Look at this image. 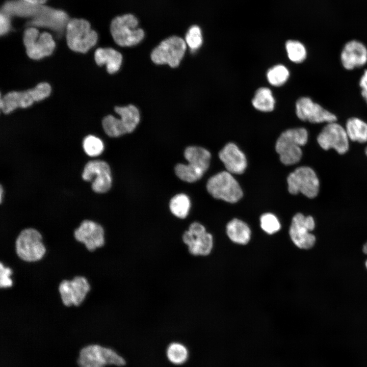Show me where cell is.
<instances>
[{
    "mask_svg": "<svg viewBox=\"0 0 367 367\" xmlns=\"http://www.w3.org/2000/svg\"><path fill=\"white\" fill-rule=\"evenodd\" d=\"M188 164H178L175 173L181 180L193 182L200 179L208 169L211 154L207 149L198 146L188 147L184 151Z\"/></svg>",
    "mask_w": 367,
    "mask_h": 367,
    "instance_id": "6da1fadb",
    "label": "cell"
},
{
    "mask_svg": "<svg viewBox=\"0 0 367 367\" xmlns=\"http://www.w3.org/2000/svg\"><path fill=\"white\" fill-rule=\"evenodd\" d=\"M308 139V132L303 127L291 128L282 132L275 144L280 161L285 165L299 162L302 155L301 146L306 144Z\"/></svg>",
    "mask_w": 367,
    "mask_h": 367,
    "instance_id": "7a4b0ae2",
    "label": "cell"
},
{
    "mask_svg": "<svg viewBox=\"0 0 367 367\" xmlns=\"http://www.w3.org/2000/svg\"><path fill=\"white\" fill-rule=\"evenodd\" d=\"M79 367H122L126 361L113 348L98 344H91L83 347L77 359Z\"/></svg>",
    "mask_w": 367,
    "mask_h": 367,
    "instance_id": "3957f363",
    "label": "cell"
},
{
    "mask_svg": "<svg viewBox=\"0 0 367 367\" xmlns=\"http://www.w3.org/2000/svg\"><path fill=\"white\" fill-rule=\"evenodd\" d=\"M67 44L72 50L85 53L97 43L98 35L90 23L84 18H73L65 28Z\"/></svg>",
    "mask_w": 367,
    "mask_h": 367,
    "instance_id": "277c9868",
    "label": "cell"
},
{
    "mask_svg": "<svg viewBox=\"0 0 367 367\" xmlns=\"http://www.w3.org/2000/svg\"><path fill=\"white\" fill-rule=\"evenodd\" d=\"M138 20L132 14L114 17L110 24V32L115 43L122 47L139 43L144 37V32L138 28Z\"/></svg>",
    "mask_w": 367,
    "mask_h": 367,
    "instance_id": "5b68a950",
    "label": "cell"
},
{
    "mask_svg": "<svg viewBox=\"0 0 367 367\" xmlns=\"http://www.w3.org/2000/svg\"><path fill=\"white\" fill-rule=\"evenodd\" d=\"M115 111L120 118L110 115L102 120L103 128L107 135L111 137H118L133 132L140 121L138 109L129 104L125 107H116Z\"/></svg>",
    "mask_w": 367,
    "mask_h": 367,
    "instance_id": "8992f818",
    "label": "cell"
},
{
    "mask_svg": "<svg viewBox=\"0 0 367 367\" xmlns=\"http://www.w3.org/2000/svg\"><path fill=\"white\" fill-rule=\"evenodd\" d=\"M51 92L50 86L41 83L35 88L22 92L12 91L1 97L0 108L5 114H8L17 108H25L48 97Z\"/></svg>",
    "mask_w": 367,
    "mask_h": 367,
    "instance_id": "52a82bcc",
    "label": "cell"
},
{
    "mask_svg": "<svg viewBox=\"0 0 367 367\" xmlns=\"http://www.w3.org/2000/svg\"><path fill=\"white\" fill-rule=\"evenodd\" d=\"M206 189L214 198L229 203L238 202L243 195L238 182L228 171L219 172L210 177Z\"/></svg>",
    "mask_w": 367,
    "mask_h": 367,
    "instance_id": "ba28073f",
    "label": "cell"
},
{
    "mask_svg": "<svg viewBox=\"0 0 367 367\" xmlns=\"http://www.w3.org/2000/svg\"><path fill=\"white\" fill-rule=\"evenodd\" d=\"M15 250L21 259L28 262L41 259L46 251L41 234L32 228L24 229L20 232L16 240Z\"/></svg>",
    "mask_w": 367,
    "mask_h": 367,
    "instance_id": "9c48e42d",
    "label": "cell"
},
{
    "mask_svg": "<svg viewBox=\"0 0 367 367\" xmlns=\"http://www.w3.org/2000/svg\"><path fill=\"white\" fill-rule=\"evenodd\" d=\"M187 48L185 41L180 37L173 36L163 40L151 52V59L156 64H168L177 67Z\"/></svg>",
    "mask_w": 367,
    "mask_h": 367,
    "instance_id": "30bf717a",
    "label": "cell"
},
{
    "mask_svg": "<svg viewBox=\"0 0 367 367\" xmlns=\"http://www.w3.org/2000/svg\"><path fill=\"white\" fill-rule=\"evenodd\" d=\"M287 182L288 191L291 194L301 193L309 198H313L319 193V178L314 170L309 167L297 168L289 174Z\"/></svg>",
    "mask_w": 367,
    "mask_h": 367,
    "instance_id": "8fae6325",
    "label": "cell"
},
{
    "mask_svg": "<svg viewBox=\"0 0 367 367\" xmlns=\"http://www.w3.org/2000/svg\"><path fill=\"white\" fill-rule=\"evenodd\" d=\"M23 42L27 55L33 60H39L50 55L56 46V43L50 33L46 32L40 33L34 27L24 30Z\"/></svg>",
    "mask_w": 367,
    "mask_h": 367,
    "instance_id": "7c38bea8",
    "label": "cell"
},
{
    "mask_svg": "<svg viewBox=\"0 0 367 367\" xmlns=\"http://www.w3.org/2000/svg\"><path fill=\"white\" fill-rule=\"evenodd\" d=\"M182 241L189 252L195 256H206L213 247V238L203 225L193 222L182 235Z\"/></svg>",
    "mask_w": 367,
    "mask_h": 367,
    "instance_id": "4fadbf2b",
    "label": "cell"
},
{
    "mask_svg": "<svg viewBox=\"0 0 367 367\" xmlns=\"http://www.w3.org/2000/svg\"><path fill=\"white\" fill-rule=\"evenodd\" d=\"M349 140L345 128L336 121L327 123L317 138L322 149H333L340 154H345L349 150Z\"/></svg>",
    "mask_w": 367,
    "mask_h": 367,
    "instance_id": "5bb4252c",
    "label": "cell"
},
{
    "mask_svg": "<svg viewBox=\"0 0 367 367\" xmlns=\"http://www.w3.org/2000/svg\"><path fill=\"white\" fill-rule=\"evenodd\" d=\"M315 227L314 219L311 216H305L301 213L296 214L292 220L289 230L290 238L298 248L304 249L311 248L316 242V237L310 232Z\"/></svg>",
    "mask_w": 367,
    "mask_h": 367,
    "instance_id": "9a60e30c",
    "label": "cell"
},
{
    "mask_svg": "<svg viewBox=\"0 0 367 367\" xmlns=\"http://www.w3.org/2000/svg\"><path fill=\"white\" fill-rule=\"evenodd\" d=\"M83 179L92 181L91 188L97 193H104L111 188L112 178L108 164L101 160L89 161L85 166L82 173Z\"/></svg>",
    "mask_w": 367,
    "mask_h": 367,
    "instance_id": "2e32d148",
    "label": "cell"
},
{
    "mask_svg": "<svg viewBox=\"0 0 367 367\" xmlns=\"http://www.w3.org/2000/svg\"><path fill=\"white\" fill-rule=\"evenodd\" d=\"M296 114L301 120L312 123H327L337 120L335 114L308 97H302L297 100L296 102Z\"/></svg>",
    "mask_w": 367,
    "mask_h": 367,
    "instance_id": "e0dca14e",
    "label": "cell"
},
{
    "mask_svg": "<svg viewBox=\"0 0 367 367\" xmlns=\"http://www.w3.org/2000/svg\"><path fill=\"white\" fill-rule=\"evenodd\" d=\"M58 290L64 305L77 306L84 300L90 290V285L84 277L75 276L71 280L62 281Z\"/></svg>",
    "mask_w": 367,
    "mask_h": 367,
    "instance_id": "ac0fdd59",
    "label": "cell"
},
{
    "mask_svg": "<svg viewBox=\"0 0 367 367\" xmlns=\"http://www.w3.org/2000/svg\"><path fill=\"white\" fill-rule=\"evenodd\" d=\"M75 239L84 244L89 251H93L104 244V231L99 224L91 220H84L74 231Z\"/></svg>",
    "mask_w": 367,
    "mask_h": 367,
    "instance_id": "d6986e66",
    "label": "cell"
},
{
    "mask_svg": "<svg viewBox=\"0 0 367 367\" xmlns=\"http://www.w3.org/2000/svg\"><path fill=\"white\" fill-rule=\"evenodd\" d=\"M340 59L343 66L347 70L362 67L367 63V48L359 41L350 40L344 46Z\"/></svg>",
    "mask_w": 367,
    "mask_h": 367,
    "instance_id": "ffe728a7",
    "label": "cell"
},
{
    "mask_svg": "<svg viewBox=\"0 0 367 367\" xmlns=\"http://www.w3.org/2000/svg\"><path fill=\"white\" fill-rule=\"evenodd\" d=\"M219 157L227 171L231 174H242L247 167L245 155L233 143H227L220 151Z\"/></svg>",
    "mask_w": 367,
    "mask_h": 367,
    "instance_id": "44dd1931",
    "label": "cell"
},
{
    "mask_svg": "<svg viewBox=\"0 0 367 367\" xmlns=\"http://www.w3.org/2000/svg\"><path fill=\"white\" fill-rule=\"evenodd\" d=\"M94 59L97 65H106L111 74L119 70L122 61V55L112 48H98L95 52Z\"/></svg>",
    "mask_w": 367,
    "mask_h": 367,
    "instance_id": "7402d4cb",
    "label": "cell"
},
{
    "mask_svg": "<svg viewBox=\"0 0 367 367\" xmlns=\"http://www.w3.org/2000/svg\"><path fill=\"white\" fill-rule=\"evenodd\" d=\"M226 233L231 241L240 245L247 244L251 238V230L248 225L237 218L228 223Z\"/></svg>",
    "mask_w": 367,
    "mask_h": 367,
    "instance_id": "603a6c76",
    "label": "cell"
},
{
    "mask_svg": "<svg viewBox=\"0 0 367 367\" xmlns=\"http://www.w3.org/2000/svg\"><path fill=\"white\" fill-rule=\"evenodd\" d=\"M345 129L351 141L360 143L367 142V123L361 119L357 117L348 119Z\"/></svg>",
    "mask_w": 367,
    "mask_h": 367,
    "instance_id": "cb8c5ba5",
    "label": "cell"
},
{
    "mask_svg": "<svg viewBox=\"0 0 367 367\" xmlns=\"http://www.w3.org/2000/svg\"><path fill=\"white\" fill-rule=\"evenodd\" d=\"M275 100L271 90L267 87L258 89L252 100V103L256 110L269 112L274 110Z\"/></svg>",
    "mask_w": 367,
    "mask_h": 367,
    "instance_id": "d4e9b609",
    "label": "cell"
},
{
    "mask_svg": "<svg viewBox=\"0 0 367 367\" xmlns=\"http://www.w3.org/2000/svg\"><path fill=\"white\" fill-rule=\"evenodd\" d=\"M190 207V198L187 195L182 193L175 195L169 203L171 213L180 219H184L188 216Z\"/></svg>",
    "mask_w": 367,
    "mask_h": 367,
    "instance_id": "484cf974",
    "label": "cell"
},
{
    "mask_svg": "<svg viewBox=\"0 0 367 367\" xmlns=\"http://www.w3.org/2000/svg\"><path fill=\"white\" fill-rule=\"evenodd\" d=\"M168 360L173 364L181 365L187 361L189 352L187 347L178 342H173L169 345L166 350Z\"/></svg>",
    "mask_w": 367,
    "mask_h": 367,
    "instance_id": "4316f807",
    "label": "cell"
},
{
    "mask_svg": "<svg viewBox=\"0 0 367 367\" xmlns=\"http://www.w3.org/2000/svg\"><path fill=\"white\" fill-rule=\"evenodd\" d=\"M290 72L283 65L278 64L270 68L267 72V78L272 86L278 87L283 85L288 80Z\"/></svg>",
    "mask_w": 367,
    "mask_h": 367,
    "instance_id": "83f0119b",
    "label": "cell"
},
{
    "mask_svg": "<svg viewBox=\"0 0 367 367\" xmlns=\"http://www.w3.org/2000/svg\"><path fill=\"white\" fill-rule=\"evenodd\" d=\"M285 48L289 59L296 63L303 62L307 56L305 46L297 40H288L285 43Z\"/></svg>",
    "mask_w": 367,
    "mask_h": 367,
    "instance_id": "f1b7e54d",
    "label": "cell"
},
{
    "mask_svg": "<svg viewBox=\"0 0 367 367\" xmlns=\"http://www.w3.org/2000/svg\"><path fill=\"white\" fill-rule=\"evenodd\" d=\"M83 147L85 153L90 156L99 155L104 150L102 141L92 135H89L84 139Z\"/></svg>",
    "mask_w": 367,
    "mask_h": 367,
    "instance_id": "f546056e",
    "label": "cell"
},
{
    "mask_svg": "<svg viewBox=\"0 0 367 367\" xmlns=\"http://www.w3.org/2000/svg\"><path fill=\"white\" fill-rule=\"evenodd\" d=\"M200 28L196 25L192 26L188 31L185 42L192 51L198 49L202 45L203 38Z\"/></svg>",
    "mask_w": 367,
    "mask_h": 367,
    "instance_id": "4dcf8cb0",
    "label": "cell"
},
{
    "mask_svg": "<svg viewBox=\"0 0 367 367\" xmlns=\"http://www.w3.org/2000/svg\"><path fill=\"white\" fill-rule=\"evenodd\" d=\"M260 222L262 229L269 234L277 232L281 228L278 219L271 213H265L261 215Z\"/></svg>",
    "mask_w": 367,
    "mask_h": 367,
    "instance_id": "1f68e13d",
    "label": "cell"
},
{
    "mask_svg": "<svg viewBox=\"0 0 367 367\" xmlns=\"http://www.w3.org/2000/svg\"><path fill=\"white\" fill-rule=\"evenodd\" d=\"M12 274L11 269L4 267L2 263L0 265V287L1 288H7L11 287L12 285V281L10 278Z\"/></svg>",
    "mask_w": 367,
    "mask_h": 367,
    "instance_id": "d6a6232c",
    "label": "cell"
},
{
    "mask_svg": "<svg viewBox=\"0 0 367 367\" xmlns=\"http://www.w3.org/2000/svg\"><path fill=\"white\" fill-rule=\"evenodd\" d=\"M11 28V22L8 14L1 11L0 13V34H7Z\"/></svg>",
    "mask_w": 367,
    "mask_h": 367,
    "instance_id": "836d02e7",
    "label": "cell"
},
{
    "mask_svg": "<svg viewBox=\"0 0 367 367\" xmlns=\"http://www.w3.org/2000/svg\"><path fill=\"white\" fill-rule=\"evenodd\" d=\"M361 94L367 103V69H365L359 80Z\"/></svg>",
    "mask_w": 367,
    "mask_h": 367,
    "instance_id": "e575fe53",
    "label": "cell"
},
{
    "mask_svg": "<svg viewBox=\"0 0 367 367\" xmlns=\"http://www.w3.org/2000/svg\"><path fill=\"white\" fill-rule=\"evenodd\" d=\"M32 5H41L44 4L47 0H20Z\"/></svg>",
    "mask_w": 367,
    "mask_h": 367,
    "instance_id": "d590c367",
    "label": "cell"
},
{
    "mask_svg": "<svg viewBox=\"0 0 367 367\" xmlns=\"http://www.w3.org/2000/svg\"><path fill=\"white\" fill-rule=\"evenodd\" d=\"M363 252L365 254H367V242L363 245V249H362ZM365 267L367 269V260H366L365 263Z\"/></svg>",
    "mask_w": 367,
    "mask_h": 367,
    "instance_id": "8d00e7d4",
    "label": "cell"
},
{
    "mask_svg": "<svg viewBox=\"0 0 367 367\" xmlns=\"http://www.w3.org/2000/svg\"><path fill=\"white\" fill-rule=\"evenodd\" d=\"M3 193H4V190H3V187H2V186L1 185V188H0V202H1V203L2 202L3 197Z\"/></svg>",
    "mask_w": 367,
    "mask_h": 367,
    "instance_id": "74e56055",
    "label": "cell"
},
{
    "mask_svg": "<svg viewBox=\"0 0 367 367\" xmlns=\"http://www.w3.org/2000/svg\"><path fill=\"white\" fill-rule=\"evenodd\" d=\"M365 154H366V156H367V146H366V148H365Z\"/></svg>",
    "mask_w": 367,
    "mask_h": 367,
    "instance_id": "f35d334b",
    "label": "cell"
}]
</instances>
